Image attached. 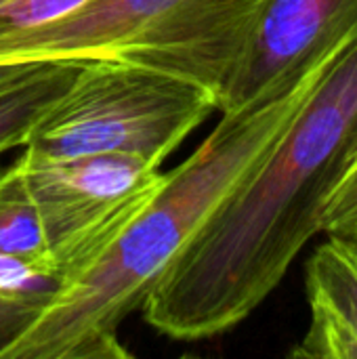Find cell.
<instances>
[{"instance_id": "obj_7", "label": "cell", "mask_w": 357, "mask_h": 359, "mask_svg": "<svg viewBox=\"0 0 357 359\" xmlns=\"http://www.w3.org/2000/svg\"><path fill=\"white\" fill-rule=\"evenodd\" d=\"M309 326L297 359H357V240L328 236L305 263Z\"/></svg>"}, {"instance_id": "obj_2", "label": "cell", "mask_w": 357, "mask_h": 359, "mask_svg": "<svg viewBox=\"0 0 357 359\" xmlns=\"http://www.w3.org/2000/svg\"><path fill=\"white\" fill-rule=\"evenodd\" d=\"M337 55L295 88L221 114L198 149L164 172L156 194L2 359L133 358L120 343V326L143 309L158 278L206 217L271 149Z\"/></svg>"}, {"instance_id": "obj_5", "label": "cell", "mask_w": 357, "mask_h": 359, "mask_svg": "<svg viewBox=\"0 0 357 359\" xmlns=\"http://www.w3.org/2000/svg\"><path fill=\"white\" fill-rule=\"evenodd\" d=\"M17 162L38 208L48 255L82 271L164 179L158 166L116 154L42 158L23 151Z\"/></svg>"}, {"instance_id": "obj_14", "label": "cell", "mask_w": 357, "mask_h": 359, "mask_svg": "<svg viewBox=\"0 0 357 359\" xmlns=\"http://www.w3.org/2000/svg\"><path fill=\"white\" fill-rule=\"evenodd\" d=\"M2 2H4V0H0V4H2Z\"/></svg>"}, {"instance_id": "obj_10", "label": "cell", "mask_w": 357, "mask_h": 359, "mask_svg": "<svg viewBox=\"0 0 357 359\" xmlns=\"http://www.w3.org/2000/svg\"><path fill=\"white\" fill-rule=\"evenodd\" d=\"M0 252L19 259L50 257L42 221L19 162L0 166Z\"/></svg>"}, {"instance_id": "obj_4", "label": "cell", "mask_w": 357, "mask_h": 359, "mask_svg": "<svg viewBox=\"0 0 357 359\" xmlns=\"http://www.w3.org/2000/svg\"><path fill=\"white\" fill-rule=\"evenodd\" d=\"M215 109V95L194 80L139 63L88 59L23 147L42 158L130 156L160 168Z\"/></svg>"}, {"instance_id": "obj_1", "label": "cell", "mask_w": 357, "mask_h": 359, "mask_svg": "<svg viewBox=\"0 0 357 359\" xmlns=\"http://www.w3.org/2000/svg\"><path fill=\"white\" fill-rule=\"evenodd\" d=\"M356 154L357 38L158 278L141 309L145 322L175 341H202L242 324L322 231L324 204Z\"/></svg>"}, {"instance_id": "obj_9", "label": "cell", "mask_w": 357, "mask_h": 359, "mask_svg": "<svg viewBox=\"0 0 357 359\" xmlns=\"http://www.w3.org/2000/svg\"><path fill=\"white\" fill-rule=\"evenodd\" d=\"M82 61H40L27 76L0 88V154L25 145L36 122L69 88Z\"/></svg>"}, {"instance_id": "obj_3", "label": "cell", "mask_w": 357, "mask_h": 359, "mask_svg": "<svg viewBox=\"0 0 357 359\" xmlns=\"http://www.w3.org/2000/svg\"><path fill=\"white\" fill-rule=\"evenodd\" d=\"M267 0H88L74 13L0 34V63L118 59L183 76L219 105Z\"/></svg>"}, {"instance_id": "obj_13", "label": "cell", "mask_w": 357, "mask_h": 359, "mask_svg": "<svg viewBox=\"0 0 357 359\" xmlns=\"http://www.w3.org/2000/svg\"><path fill=\"white\" fill-rule=\"evenodd\" d=\"M40 61H29V63H0V88L21 80L27 76Z\"/></svg>"}, {"instance_id": "obj_8", "label": "cell", "mask_w": 357, "mask_h": 359, "mask_svg": "<svg viewBox=\"0 0 357 359\" xmlns=\"http://www.w3.org/2000/svg\"><path fill=\"white\" fill-rule=\"evenodd\" d=\"M82 267L46 259H19L0 252V359L46 311Z\"/></svg>"}, {"instance_id": "obj_6", "label": "cell", "mask_w": 357, "mask_h": 359, "mask_svg": "<svg viewBox=\"0 0 357 359\" xmlns=\"http://www.w3.org/2000/svg\"><path fill=\"white\" fill-rule=\"evenodd\" d=\"M357 38V0H267L219 99L221 114L295 88Z\"/></svg>"}, {"instance_id": "obj_12", "label": "cell", "mask_w": 357, "mask_h": 359, "mask_svg": "<svg viewBox=\"0 0 357 359\" xmlns=\"http://www.w3.org/2000/svg\"><path fill=\"white\" fill-rule=\"evenodd\" d=\"M320 227L328 236L357 240V154L326 200Z\"/></svg>"}, {"instance_id": "obj_11", "label": "cell", "mask_w": 357, "mask_h": 359, "mask_svg": "<svg viewBox=\"0 0 357 359\" xmlns=\"http://www.w3.org/2000/svg\"><path fill=\"white\" fill-rule=\"evenodd\" d=\"M88 0H4L0 4V34L23 32L53 23Z\"/></svg>"}]
</instances>
